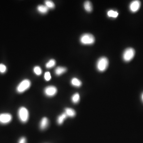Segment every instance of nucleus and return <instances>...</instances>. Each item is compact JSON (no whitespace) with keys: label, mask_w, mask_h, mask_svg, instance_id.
<instances>
[{"label":"nucleus","mask_w":143,"mask_h":143,"mask_svg":"<svg viewBox=\"0 0 143 143\" xmlns=\"http://www.w3.org/2000/svg\"><path fill=\"white\" fill-rule=\"evenodd\" d=\"M109 65V60L107 58L102 57L97 61L96 64L97 69L100 72H103L106 70Z\"/></svg>","instance_id":"nucleus-1"},{"label":"nucleus","mask_w":143,"mask_h":143,"mask_svg":"<svg viewBox=\"0 0 143 143\" xmlns=\"http://www.w3.org/2000/svg\"><path fill=\"white\" fill-rule=\"evenodd\" d=\"M80 42L84 45H91L94 43L95 38L94 35L90 33H85L80 37Z\"/></svg>","instance_id":"nucleus-2"},{"label":"nucleus","mask_w":143,"mask_h":143,"mask_svg":"<svg viewBox=\"0 0 143 143\" xmlns=\"http://www.w3.org/2000/svg\"><path fill=\"white\" fill-rule=\"evenodd\" d=\"M18 116L19 120L22 123H26L29 118V113L28 110L25 107H21L18 111Z\"/></svg>","instance_id":"nucleus-3"},{"label":"nucleus","mask_w":143,"mask_h":143,"mask_svg":"<svg viewBox=\"0 0 143 143\" xmlns=\"http://www.w3.org/2000/svg\"><path fill=\"white\" fill-rule=\"evenodd\" d=\"M135 55V50L132 48H128L124 52L122 58L125 62H129L133 59Z\"/></svg>","instance_id":"nucleus-4"},{"label":"nucleus","mask_w":143,"mask_h":143,"mask_svg":"<svg viewBox=\"0 0 143 143\" xmlns=\"http://www.w3.org/2000/svg\"><path fill=\"white\" fill-rule=\"evenodd\" d=\"M31 83L28 79H25L21 82L16 87V91L18 93L21 94L25 92L30 88Z\"/></svg>","instance_id":"nucleus-5"},{"label":"nucleus","mask_w":143,"mask_h":143,"mask_svg":"<svg viewBox=\"0 0 143 143\" xmlns=\"http://www.w3.org/2000/svg\"><path fill=\"white\" fill-rule=\"evenodd\" d=\"M12 115L8 113H4L0 114V124H6L9 123L12 121Z\"/></svg>","instance_id":"nucleus-6"},{"label":"nucleus","mask_w":143,"mask_h":143,"mask_svg":"<svg viewBox=\"0 0 143 143\" xmlns=\"http://www.w3.org/2000/svg\"><path fill=\"white\" fill-rule=\"evenodd\" d=\"M57 92V89L55 86H48L44 89V94L47 96L51 97L55 95Z\"/></svg>","instance_id":"nucleus-7"},{"label":"nucleus","mask_w":143,"mask_h":143,"mask_svg":"<svg viewBox=\"0 0 143 143\" xmlns=\"http://www.w3.org/2000/svg\"><path fill=\"white\" fill-rule=\"evenodd\" d=\"M140 7V1L136 0L132 1L130 3L129 5V9L132 12L135 13L138 11Z\"/></svg>","instance_id":"nucleus-8"},{"label":"nucleus","mask_w":143,"mask_h":143,"mask_svg":"<svg viewBox=\"0 0 143 143\" xmlns=\"http://www.w3.org/2000/svg\"><path fill=\"white\" fill-rule=\"evenodd\" d=\"M49 121L47 117H43L40 122V127L42 130L46 129L49 126Z\"/></svg>","instance_id":"nucleus-9"},{"label":"nucleus","mask_w":143,"mask_h":143,"mask_svg":"<svg viewBox=\"0 0 143 143\" xmlns=\"http://www.w3.org/2000/svg\"><path fill=\"white\" fill-rule=\"evenodd\" d=\"M67 69L64 67H57L55 70V74L57 76H60L64 73L66 72Z\"/></svg>","instance_id":"nucleus-10"},{"label":"nucleus","mask_w":143,"mask_h":143,"mask_svg":"<svg viewBox=\"0 0 143 143\" xmlns=\"http://www.w3.org/2000/svg\"><path fill=\"white\" fill-rule=\"evenodd\" d=\"M64 113L67 114V116L70 117H74L76 114V112L74 110L70 108H66Z\"/></svg>","instance_id":"nucleus-11"},{"label":"nucleus","mask_w":143,"mask_h":143,"mask_svg":"<svg viewBox=\"0 0 143 143\" xmlns=\"http://www.w3.org/2000/svg\"><path fill=\"white\" fill-rule=\"evenodd\" d=\"M71 84L72 86L76 87H80L82 85L81 81L76 77H74L71 80Z\"/></svg>","instance_id":"nucleus-12"},{"label":"nucleus","mask_w":143,"mask_h":143,"mask_svg":"<svg viewBox=\"0 0 143 143\" xmlns=\"http://www.w3.org/2000/svg\"><path fill=\"white\" fill-rule=\"evenodd\" d=\"M67 117V116L65 113H63L61 115L59 116L57 119V122L59 125H61L63 123L64 121Z\"/></svg>","instance_id":"nucleus-13"},{"label":"nucleus","mask_w":143,"mask_h":143,"mask_svg":"<svg viewBox=\"0 0 143 143\" xmlns=\"http://www.w3.org/2000/svg\"><path fill=\"white\" fill-rule=\"evenodd\" d=\"M84 8L85 10L88 12H90L93 10V7L92 3L89 1H86L84 3Z\"/></svg>","instance_id":"nucleus-14"},{"label":"nucleus","mask_w":143,"mask_h":143,"mask_svg":"<svg viewBox=\"0 0 143 143\" xmlns=\"http://www.w3.org/2000/svg\"><path fill=\"white\" fill-rule=\"evenodd\" d=\"M37 9L38 10V12L43 14L47 13L49 10V8H48L46 6L43 5L38 6Z\"/></svg>","instance_id":"nucleus-15"},{"label":"nucleus","mask_w":143,"mask_h":143,"mask_svg":"<svg viewBox=\"0 0 143 143\" xmlns=\"http://www.w3.org/2000/svg\"><path fill=\"white\" fill-rule=\"evenodd\" d=\"M107 16L109 17L113 18H116L119 15V13L116 11H114L113 10H109L107 12Z\"/></svg>","instance_id":"nucleus-16"},{"label":"nucleus","mask_w":143,"mask_h":143,"mask_svg":"<svg viewBox=\"0 0 143 143\" xmlns=\"http://www.w3.org/2000/svg\"><path fill=\"white\" fill-rule=\"evenodd\" d=\"M71 100L74 103H77L80 100V95L78 93L74 94L71 98Z\"/></svg>","instance_id":"nucleus-17"},{"label":"nucleus","mask_w":143,"mask_h":143,"mask_svg":"<svg viewBox=\"0 0 143 143\" xmlns=\"http://www.w3.org/2000/svg\"><path fill=\"white\" fill-rule=\"evenodd\" d=\"M56 64V61L54 59H51L46 63V67L47 69H51Z\"/></svg>","instance_id":"nucleus-18"},{"label":"nucleus","mask_w":143,"mask_h":143,"mask_svg":"<svg viewBox=\"0 0 143 143\" xmlns=\"http://www.w3.org/2000/svg\"><path fill=\"white\" fill-rule=\"evenodd\" d=\"M33 72L37 76H40L42 73V69L39 66H35L33 69Z\"/></svg>","instance_id":"nucleus-19"},{"label":"nucleus","mask_w":143,"mask_h":143,"mask_svg":"<svg viewBox=\"0 0 143 143\" xmlns=\"http://www.w3.org/2000/svg\"><path fill=\"white\" fill-rule=\"evenodd\" d=\"M45 6L48 8L52 9V8H54L55 6V5L53 2L50 1H46L45 2Z\"/></svg>","instance_id":"nucleus-20"},{"label":"nucleus","mask_w":143,"mask_h":143,"mask_svg":"<svg viewBox=\"0 0 143 143\" xmlns=\"http://www.w3.org/2000/svg\"><path fill=\"white\" fill-rule=\"evenodd\" d=\"M7 70L6 66L3 64H0V73L4 74L5 73Z\"/></svg>","instance_id":"nucleus-21"},{"label":"nucleus","mask_w":143,"mask_h":143,"mask_svg":"<svg viewBox=\"0 0 143 143\" xmlns=\"http://www.w3.org/2000/svg\"><path fill=\"white\" fill-rule=\"evenodd\" d=\"M44 78L46 81H49L50 80L51 78V76L50 73L49 72H46L44 75Z\"/></svg>","instance_id":"nucleus-22"},{"label":"nucleus","mask_w":143,"mask_h":143,"mask_svg":"<svg viewBox=\"0 0 143 143\" xmlns=\"http://www.w3.org/2000/svg\"><path fill=\"white\" fill-rule=\"evenodd\" d=\"M18 143H27L26 139L25 137H22L19 139Z\"/></svg>","instance_id":"nucleus-23"},{"label":"nucleus","mask_w":143,"mask_h":143,"mask_svg":"<svg viewBox=\"0 0 143 143\" xmlns=\"http://www.w3.org/2000/svg\"><path fill=\"white\" fill-rule=\"evenodd\" d=\"M141 101H142L143 102V93L141 94Z\"/></svg>","instance_id":"nucleus-24"}]
</instances>
